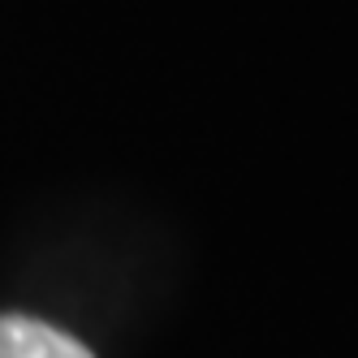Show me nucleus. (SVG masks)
Here are the masks:
<instances>
[{
	"mask_svg": "<svg viewBox=\"0 0 358 358\" xmlns=\"http://www.w3.org/2000/svg\"><path fill=\"white\" fill-rule=\"evenodd\" d=\"M0 358H95L78 337L31 320V315H0Z\"/></svg>",
	"mask_w": 358,
	"mask_h": 358,
	"instance_id": "obj_1",
	"label": "nucleus"
}]
</instances>
